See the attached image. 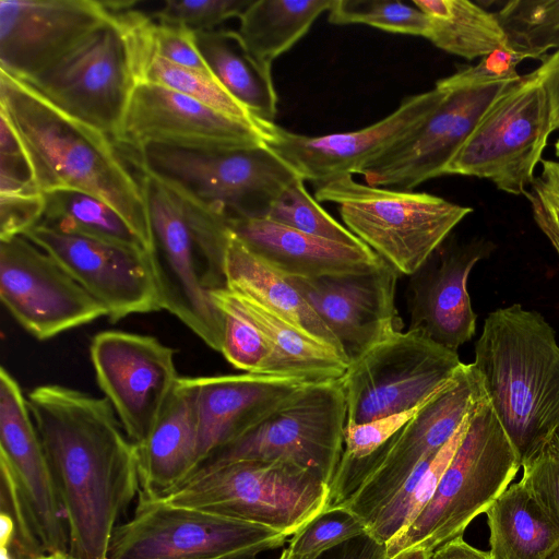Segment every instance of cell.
Instances as JSON below:
<instances>
[{"label": "cell", "mask_w": 559, "mask_h": 559, "mask_svg": "<svg viewBox=\"0 0 559 559\" xmlns=\"http://www.w3.org/2000/svg\"><path fill=\"white\" fill-rule=\"evenodd\" d=\"M134 165L170 189L229 218H263L297 174L263 143L187 147L147 143Z\"/></svg>", "instance_id": "9"}, {"label": "cell", "mask_w": 559, "mask_h": 559, "mask_svg": "<svg viewBox=\"0 0 559 559\" xmlns=\"http://www.w3.org/2000/svg\"><path fill=\"white\" fill-rule=\"evenodd\" d=\"M547 92L550 104L552 130L559 129V57L548 56L534 71Z\"/></svg>", "instance_id": "49"}, {"label": "cell", "mask_w": 559, "mask_h": 559, "mask_svg": "<svg viewBox=\"0 0 559 559\" xmlns=\"http://www.w3.org/2000/svg\"><path fill=\"white\" fill-rule=\"evenodd\" d=\"M521 75L493 76L464 67L436 84L440 104L361 175L367 185L412 191L445 170L491 104Z\"/></svg>", "instance_id": "13"}, {"label": "cell", "mask_w": 559, "mask_h": 559, "mask_svg": "<svg viewBox=\"0 0 559 559\" xmlns=\"http://www.w3.org/2000/svg\"><path fill=\"white\" fill-rule=\"evenodd\" d=\"M191 379L199 426L198 468L212 453L241 437L308 384L251 373Z\"/></svg>", "instance_id": "25"}, {"label": "cell", "mask_w": 559, "mask_h": 559, "mask_svg": "<svg viewBox=\"0 0 559 559\" xmlns=\"http://www.w3.org/2000/svg\"><path fill=\"white\" fill-rule=\"evenodd\" d=\"M199 426L191 377H180L148 438L138 447L140 496L160 498L198 468Z\"/></svg>", "instance_id": "27"}, {"label": "cell", "mask_w": 559, "mask_h": 559, "mask_svg": "<svg viewBox=\"0 0 559 559\" xmlns=\"http://www.w3.org/2000/svg\"><path fill=\"white\" fill-rule=\"evenodd\" d=\"M552 131L546 88L539 76L531 72L491 104L445 175L488 179L503 192L527 197Z\"/></svg>", "instance_id": "12"}, {"label": "cell", "mask_w": 559, "mask_h": 559, "mask_svg": "<svg viewBox=\"0 0 559 559\" xmlns=\"http://www.w3.org/2000/svg\"><path fill=\"white\" fill-rule=\"evenodd\" d=\"M309 559H389L385 544L368 532L329 548Z\"/></svg>", "instance_id": "48"}, {"label": "cell", "mask_w": 559, "mask_h": 559, "mask_svg": "<svg viewBox=\"0 0 559 559\" xmlns=\"http://www.w3.org/2000/svg\"><path fill=\"white\" fill-rule=\"evenodd\" d=\"M495 14L520 61L559 49V0H512Z\"/></svg>", "instance_id": "36"}, {"label": "cell", "mask_w": 559, "mask_h": 559, "mask_svg": "<svg viewBox=\"0 0 559 559\" xmlns=\"http://www.w3.org/2000/svg\"><path fill=\"white\" fill-rule=\"evenodd\" d=\"M33 559H56L55 554H43Z\"/></svg>", "instance_id": "57"}, {"label": "cell", "mask_w": 559, "mask_h": 559, "mask_svg": "<svg viewBox=\"0 0 559 559\" xmlns=\"http://www.w3.org/2000/svg\"><path fill=\"white\" fill-rule=\"evenodd\" d=\"M0 522H1V536H0L1 547L9 548L14 538V523H13L12 518L5 512L0 513Z\"/></svg>", "instance_id": "52"}, {"label": "cell", "mask_w": 559, "mask_h": 559, "mask_svg": "<svg viewBox=\"0 0 559 559\" xmlns=\"http://www.w3.org/2000/svg\"><path fill=\"white\" fill-rule=\"evenodd\" d=\"M490 243L473 240L441 247L413 275L407 288L409 329L420 330L436 343L457 352L475 334L476 314L467 293L474 265L490 251Z\"/></svg>", "instance_id": "24"}, {"label": "cell", "mask_w": 559, "mask_h": 559, "mask_svg": "<svg viewBox=\"0 0 559 559\" xmlns=\"http://www.w3.org/2000/svg\"><path fill=\"white\" fill-rule=\"evenodd\" d=\"M299 176L272 202L266 216L274 223L353 247H366L347 227L340 224L311 197Z\"/></svg>", "instance_id": "37"}, {"label": "cell", "mask_w": 559, "mask_h": 559, "mask_svg": "<svg viewBox=\"0 0 559 559\" xmlns=\"http://www.w3.org/2000/svg\"><path fill=\"white\" fill-rule=\"evenodd\" d=\"M225 278L228 289L255 300L348 361L336 336L290 281L250 251L231 233L225 258Z\"/></svg>", "instance_id": "28"}, {"label": "cell", "mask_w": 559, "mask_h": 559, "mask_svg": "<svg viewBox=\"0 0 559 559\" xmlns=\"http://www.w3.org/2000/svg\"><path fill=\"white\" fill-rule=\"evenodd\" d=\"M399 274L381 258L364 271L287 278L336 336L350 364L401 332L395 307Z\"/></svg>", "instance_id": "20"}, {"label": "cell", "mask_w": 559, "mask_h": 559, "mask_svg": "<svg viewBox=\"0 0 559 559\" xmlns=\"http://www.w3.org/2000/svg\"><path fill=\"white\" fill-rule=\"evenodd\" d=\"M556 155L559 157V139L555 144Z\"/></svg>", "instance_id": "59"}, {"label": "cell", "mask_w": 559, "mask_h": 559, "mask_svg": "<svg viewBox=\"0 0 559 559\" xmlns=\"http://www.w3.org/2000/svg\"><path fill=\"white\" fill-rule=\"evenodd\" d=\"M136 3L108 1L106 20L50 67L22 82L59 110L115 140L138 84Z\"/></svg>", "instance_id": "6"}, {"label": "cell", "mask_w": 559, "mask_h": 559, "mask_svg": "<svg viewBox=\"0 0 559 559\" xmlns=\"http://www.w3.org/2000/svg\"><path fill=\"white\" fill-rule=\"evenodd\" d=\"M44 212L41 192L0 194V240L24 235L40 223Z\"/></svg>", "instance_id": "46"}, {"label": "cell", "mask_w": 559, "mask_h": 559, "mask_svg": "<svg viewBox=\"0 0 559 559\" xmlns=\"http://www.w3.org/2000/svg\"><path fill=\"white\" fill-rule=\"evenodd\" d=\"M429 20L426 39L439 49L467 60L509 49L496 17L480 3L466 0H413Z\"/></svg>", "instance_id": "32"}, {"label": "cell", "mask_w": 559, "mask_h": 559, "mask_svg": "<svg viewBox=\"0 0 559 559\" xmlns=\"http://www.w3.org/2000/svg\"><path fill=\"white\" fill-rule=\"evenodd\" d=\"M141 174L152 238L147 252L162 309L221 352L223 318L210 292L226 287L227 219L155 177Z\"/></svg>", "instance_id": "4"}, {"label": "cell", "mask_w": 559, "mask_h": 559, "mask_svg": "<svg viewBox=\"0 0 559 559\" xmlns=\"http://www.w3.org/2000/svg\"><path fill=\"white\" fill-rule=\"evenodd\" d=\"M53 554H55L56 559H78L76 557L71 555L70 551H58V552H53Z\"/></svg>", "instance_id": "55"}, {"label": "cell", "mask_w": 559, "mask_h": 559, "mask_svg": "<svg viewBox=\"0 0 559 559\" xmlns=\"http://www.w3.org/2000/svg\"><path fill=\"white\" fill-rule=\"evenodd\" d=\"M288 536L272 527L139 495L114 531L107 559H258Z\"/></svg>", "instance_id": "11"}, {"label": "cell", "mask_w": 559, "mask_h": 559, "mask_svg": "<svg viewBox=\"0 0 559 559\" xmlns=\"http://www.w3.org/2000/svg\"><path fill=\"white\" fill-rule=\"evenodd\" d=\"M44 197L39 224L147 251L127 221L100 199L73 189L49 191Z\"/></svg>", "instance_id": "34"}, {"label": "cell", "mask_w": 559, "mask_h": 559, "mask_svg": "<svg viewBox=\"0 0 559 559\" xmlns=\"http://www.w3.org/2000/svg\"><path fill=\"white\" fill-rule=\"evenodd\" d=\"M230 290V289H229ZM239 306L263 334L271 350L262 376L319 383L341 379L349 362L255 300L231 290Z\"/></svg>", "instance_id": "29"}, {"label": "cell", "mask_w": 559, "mask_h": 559, "mask_svg": "<svg viewBox=\"0 0 559 559\" xmlns=\"http://www.w3.org/2000/svg\"><path fill=\"white\" fill-rule=\"evenodd\" d=\"M0 298L39 341L107 317L98 300L24 235L0 240Z\"/></svg>", "instance_id": "17"}, {"label": "cell", "mask_w": 559, "mask_h": 559, "mask_svg": "<svg viewBox=\"0 0 559 559\" xmlns=\"http://www.w3.org/2000/svg\"><path fill=\"white\" fill-rule=\"evenodd\" d=\"M115 142L138 150L147 143L187 147L262 144L255 126L225 116L174 90L135 85Z\"/></svg>", "instance_id": "22"}, {"label": "cell", "mask_w": 559, "mask_h": 559, "mask_svg": "<svg viewBox=\"0 0 559 559\" xmlns=\"http://www.w3.org/2000/svg\"><path fill=\"white\" fill-rule=\"evenodd\" d=\"M546 559H559V546Z\"/></svg>", "instance_id": "58"}, {"label": "cell", "mask_w": 559, "mask_h": 559, "mask_svg": "<svg viewBox=\"0 0 559 559\" xmlns=\"http://www.w3.org/2000/svg\"><path fill=\"white\" fill-rule=\"evenodd\" d=\"M0 112L17 134L41 193L73 189L116 210L151 248L141 185L110 136L56 108L24 82L0 70Z\"/></svg>", "instance_id": "2"}, {"label": "cell", "mask_w": 559, "mask_h": 559, "mask_svg": "<svg viewBox=\"0 0 559 559\" xmlns=\"http://www.w3.org/2000/svg\"><path fill=\"white\" fill-rule=\"evenodd\" d=\"M107 310L115 323L162 310L148 252L37 224L24 234Z\"/></svg>", "instance_id": "19"}, {"label": "cell", "mask_w": 559, "mask_h": 559, "mask_svg": "<svg viewBox=\"0 0 559 559\" xmlns=\"http://www.w3.org/2000/svg\"><path fill=\"white\" fill-rule=\"evenodd\" d=\"M0 457L16 477L45 554L69 551L60 496L27 397L4 367L0 369Z\"/></svg>", "instance_id": "23"}, {"label": "cell", "mask_w": 559, "mask_h": 559, "mask_svg": "<svg viewBox=\"0 0 559 559\" xmlns=\"http://www.w3.org/2000/svg\"><path fill=\"white\" fill-rule=\"evenodd\" d=\"M550 443L558 450L559 452V428L555 432Z\"/></svg>", "instance_id": "56"}, {"label": "cell", "mask_w": 559, "mask_h": 559, "mask_svg": "<svg viewBox=\"0 0 559 559\" xmlns=\"http://www.w3.org/2000/svg\"><path fill=\"white\" fill-rule=\"evenodd\" d=\"M552 56H555V57H559V49H558V50H556V52H554V53H552Z\"/></svg>", "instance_id": "60"}, {"label": "cell", "mask_w": 559, "mask_h": 559, "mask_svg": "<svg viewBox=\"0 0 559 559\" xmlns=\"http://www.w3.org/2000/svg\"><path fill=\"white\" fill-rule=\"evenodd\" d=\"M484 395L473 364H462L451 381L369 456L340 462L330 484L329 507L342 504L366 525L415 468L456 432Z\"/></svg>", "instance_id": "7"}, {"label": "cell", "mask_w": 559, "mask_h": 559, "mask_svg": "<svg viewBox=\"0 0 559 559\" xmlns=\"http://www.w3.org/2000/svg\"><path fill=\"white\" fill-rule=\"evenodd\" d=\"M252 0H166L148 13L158 23L207 32L229 19L239 17Z\"/></svg>", "instance_id": "41"}, {"label": "cell", "mask_w": 559, "mask_h": 559, "mask_svg": "<svg viewBox=\"0 0 559 559\" xmlns=\"http://www.w3.org/2000/svg\"><path fill=\"white\" fill-rule=\"evenodd\" d=\"M426 402L405 412L385 416L376 420L356 425H346L344 429V450L341 461H358L372 454L404 425H406L426 404Z\"/></svg>", "instance_id": "42"}, {"label": "cell", "mask_w": 559, "mask_h": 559, "mask_svg": "<svg viewBox=\"0 0 559 559\" xmlns=\"http://www.w3.org/2000/svg\"><path fill=\"white\" fill-rule=\"evenodd\" d=\"M429 559H492V557L489 551L471 546L461 536L433 550Z\"/></svg>", "instance_id": "50"}, {"label": "cell", "mask_w": 559, "mask_h": 559, "mask_svg": "<svg viewBox=\"0 0 559 559\" xmlns=\"http://www.w3.org/2000/svg\"><path fill=\"white\" fill-rule=\"evenodd\" d=\"M520 467L518 455L484 394L472 408L465 433L432 497L385 544L388 558L416 549L432 552L463 536L468 524L507 489Z\"/></svg>", "instance_id": "5"}, {"label": "cell", "mask_w": 559, "mask_h": 559, "mask_svg": "<svg viewBox=\"0 0 559 559\" xmlns=\"http://www.w3.org/2000/svg\"><path fill=\"white\" fill-rule=\"evenodd\" d=\"M469 414L453 437L436 454L415 468L367 524L368 533L379 542L386 544L401 533L432 497L447 465L465 433Z\"/></svg>", "instance_id": "35"}, {"label": "cell", "mask_w": 559, "mask_h": 559, "mask_svg": "<svg viewBox=\"0 0 559 559\" xmlns=\"http://www.w3.org/2000/svg\"><path fill=\"white\" fill-rule=\"evenodd\" d=\"M197 48L217 82L253 117L274 122L277 93L270 63L251 55L237 31L194 33Z\"/></svg>", "instance_id": "30"}, {"label": "cell", "mask_w": 559, "mask_h": 559, "mask_svg": "<svg viewBox=\"0 0 559 559\" xmlns=\"http://www.w3.org/2000/svg\"><path fill=\"white\" fill-rule=\"evenodd\" d=\"M318 202L337 205L346 227L399 273L413 275L473 209L443 198L361 183L353 175L314 183Z\"/></svg>", "instance_id": "8"}, {"label": "cell", "mask_w": 559, "mask_h": 559, "mask_svg": "<svg viewBox=\"0 0 559 559\" xmlns=\"http://www.w3.org/2000/svg\"><path fill=\"white\" fill-rule=\"evenodd\" d=\"M542 166L540 181L552 194L559 198V162L542 159Z\"/></svg>", "instance_id": "51"}, {"label": "cell", "mask_w": 559, "mask_h": 559, "mask_svg": "<svg viewBox=\"0 0 559 559\" xmlns=\"http://www.w3.org/2000/svg\"><path fill=\"white\" fill-rule=\"evenodd\" d=\"M210 297L223 318L221 353L235 368L262 376L271 356L263 334L227 287L211 290Z\"/></svg>", "instance_id": "38"}, {"label": "cell", "mask_w": 559, "mask_h": 559, "mask_svg": "<svg viewBox=\"0 0 559 559\" xmlns=\"http://www.w3.org/2000/svg\"><path fill=\"white\" fill-rule=\"evenodd\" d=\"M147 41L151 51L156 56L177 66L212 74L197 48L194 32L152 19Z\"/></svg>", "instance_id": "45"}, {"label": "cell", "mask_w": 559, "mask_h": 559, "mask_svg": "<svg viewBox=\"0 0 559 559\" xmlns=\"http://www.w3.org/2000/svg\"><path fill=\"white\" fill-rule=\"evenodd\" d=\"M431 552L421 549L408 550L399 554L393 559H429Z\"/></svg>", "instance_id": "53"}, {"label": "cell", "mask_w": 559, "mask_h": 559, "mask_svg": "<svg viewBox=\"0 0 559 559\" xmlns=\"http://www.w3.org/2000/svg\"><path fill=\"white\" fill-rule=\"evenodd\" d=\"M109 14L108 1L0 0V70L21 81L39 74Z\"/></svg>", "instance_id": "21"}, {"label": "cell", "mask_w": 559, "mask_h": 559, "mask_svg": "<svg viewBox=\"0 0 559 559\" xmlns=\"http://www.w3.org/2000/svg\"><path fill=\"white\" fill-rule=\"evenodd\" d=\"M27 403L60 496L70 554L107 559L118 521L141 491L138 447L106 397L45 384Z\"/></svg>", "instance_id": "1"}, {"label": "cell", "mask_w": 559, "mask_h": 559, "mask_svg": "<svg viewBox=\"0 0 559 559\" xmlns=\"http://www.w3.org/2000/svg\"><path fill=\"white\" fill-rule=\"evenodd\" d=\"M521 483L559 526V452L549 443L523 466Z\"/></svg>", "instance_id": "43"}, {"label": "cell", "mask_w": 559, "mask_h": 559, "mask_svg": "<svg viewBox=\"0 0 559 559\" xmlns=\"http://www.w3.org/2000/svg\"><path fill=\"white\" fill-rule=\"evenodd\" d=\"M345 426L340 379L308 383L253 428L212 453L197 471L236 461L283 460L317 472L330 485L343 454Z\"/></svg>", "instance_id": "14"}, {"label": "cell", "mask_w": 559, "mask_h": 559, "mask_svg": "<svg viewBox=\"0 0 559 559\" xmlns=\"http://www.w3.org/2000/svg\"><path fill=\"white\" fill-rule=\"evenodd\" d=\"M333 1L252 0L238 17L237 33L251 55L272 64L329 12Z\"/></svg>", "instance_id": "33"}, {"label": "cell", "mask_w": 559, "mask_h": 559, "mask_svg": "<svg viewBox=\"0 0 559 559\" xmlns=\"http://www.w3.org/2000/svg\"><path fill=\"white\" fill-rule=\"evenodd\" d=\"M39 192L25 150L13 127L0 112V194Z\"/></svg>", "instance_id": "44"}, {"label": "cell", "mask_w": 559, "mask_h": 559, "mask_svg": "<svg viewBox=\"0 0 559 559\" xmlns=\"http://www.w3.org/2000/svg\"><path fill=\"white\" fill-rule=\"evenodd\" d=\"M451 350L420 330L397 332L350 362L340 379L346 425L362 424L424 404L462 366Z\"/></svg>", "instance_id": "15"}, {"label": "cell", "mask_w": 559, "mask_h": 559, "mask_svg": "<svg viewBox=\"0 0 559 559\" xmlns=\"http://www.w3.org/2000/svg\"><path fill=\"white\" fill-rule=\"evenodd\" d=\"M329 497L330 485L317 472L275 460L197 471L159 499L265 525L289 537L329 507Z\"/></svg>", "instance_id": "10"}, {"label": "cell", "mask_w": 559, "mask_h": 559, "mask_svg": "<svg viewBox=\"0 0 559 559\" xmlns=\"http://www.w3.org/2000/svg\"><path fill=\"white\" fill-rule=\"evenodd\" d=\"M526 198L531 203L535 223L559 255V198L539 178L535 179Z\"/></svg>", "instance_id": "47"}, {"label": "cell", "mask_w": 559, "mask_h": 559, "mask_svg": "<svg viewBox=\"0 0 559 559\" xmlns=\"http://www.w3.org/2000/svg\"><path fill=\"white\" fill-rule=\"evenodd\" d=\"M447 90L437 85L405 97L383 119L366 128L310 136L275 122L254 120L262 143L304 180L313 183L343 175L362 174L407 136L440 104Z\"/></svg>", "instance_id": "16"}, {"label": "cell", "mask_w": 559, "mask_h": 559, "mask_svg": "<svg viewBox=\"0 0 559 559\" xmlns=\"http://www.w3.org/2000/svg\"><path fill=\"white\" fill-rule=\"evenodd\" d=\"M485 513L492 559H546L559 546V526L521 481L509 485Z\"/></svg>", "instance_id": "31"}, {"label": "cell", "mask_w": 559, "mask_h": 559, "mask_svg": "<svg viewBox=\"0 0 559 559\" xmlns=\"http://www.w3.org/2000/svg\"><path fill=\"white\" fill-rule=\"evenodd\" d=\"M366 532V523L356 513L336 504L312 519L287 545L294 559H309Z\"/></svg>", "instance_id": "40"}, {"label": "cell", "mask_w": 559, "mask_h": 559, "mask_svg": "<svg viewBox=\"0 0 559 559\" xmlns=\"http://www.w3.org/2000/svg\"><path fill=\"white\" fill-rule=\"evenodd\" d=\"M276 559H294L293 555H292V550L288 545L283 548V550L281 551V554L278 555V557Z\"/></svg>", "instance_id": "54"}, {"label": "cell", "mask_w": 559, "mask_h": 559, "mask_svg": "<svg viewBox=\"0 0 559 559\" xmlns=\"http://www.w3.org/2000/svg\"><path fill=\"white\" fill-rule=\"evenodd\" d=\"M328 21L336 25L365 24L425 38L429 29L428 16L421 10L390 0H334Z\"/></svg>", "instance_id": "39"}, {"label": "cell", "mask_w": 559, "mask_h": 559, "mask_svg": "<svg viewBox=\"0 0 559 559\" xmlns=\"http://www.w3.org/2000/svg\"><path fill=\"white\" fill-rule=\"evenodd\" d=\"M90 355L98 386L129 439L141 445L180 378L175 350L153 336L103 331L93 337Z\"/></svg>", "instance_id": "18"}, {"label": "cell", "mask_w": 559, "mask_h": 559, "mask_svg": "<svg viewBox=\"0 0 559 559\" xmlns=\"http://www.w3.org/2000/svg\"><path fill=\"white\" fill-rule=\"evenodd\" d=\"M521 466L559 428V345L544 317L520 304L490 312L472 362Z\"/></svg>", "instance_id": "3"}, {"label": "cell", "mask_w": 559, "mask_h": 559, "mask_svg": "<svg viewBox=\"0 0 559 559\" xmlns=\"http://www.w3.org/2000/svg\"><path fill=\"white\" fill-rule=\"evenodd\" d=\"M227 226L250 251L285 277L314 278L358 272L381 261L368 246L335 242L264 217L229 218Z\"/></svg>", "instance_id": "26"}]
</instances>
